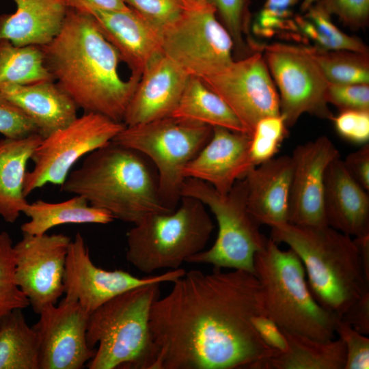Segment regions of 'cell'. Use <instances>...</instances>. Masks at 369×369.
I'll use <instances>...</instances> for the list:
<instances>
[{"label": "cell", "instance_id": "cell-1", "mask_svg": "<svg viewBox=\"0 0 369 369\" xmlns=\"http://www.w3.org/2000/svg\"><path fill=\"white\" fill-rule=\"evenodd\" d=\"M153 303V369H259L276 353L254 318L266 314L259 282L244 270H191Z\"/></svg>", "mask_w": 369, "mask_h": 369}, {"label": "cell", "instance_id": "cell-2", "mask_svg": "<svg viewBox=\"0 0 369 369\" xmlns=\"http://www.w3.org/2000/svg\"><path fill=\"white\" fill-rule=\"evenodd\" d=\"M41 47L54 81L77 108L122 122L141 75L121 77V57L91 14L70 7L59 33Z\"/></svg>", "mask_w": 369, "mask_h": 369}, {"label": "cell", "instance_id": "cell-3", "mask_svg": "<svg viewBox=\"0 0 369 369\" xmlns=\"http://www.w3.org/2000/svg\"><path fill=\"white\" fill-rule=\"evenodd\" d=\"M60 190L133 224L151 214L173 211L164 205L157 174L145 156L113 140L87 154Z\"/></svg>", "mask_w": 369, "mask_h": 369}, {"label": "cell", "instance_id": "cell-4", "mask_svg": "<svg viewBox=\"0 0 369 369\" xmlns=\"http://www.w3.org/2000/svg\"><path fill=\"white\" fill-rule=\"evenodd\" d=\"M271 228V238L289 246L301 260L316 301L339 318L367 290L359 251L354 239L325 226L290 223Z\"/></svg>", "mask_w": 369, "mask_h": 369}, {"label": "cell", "instance_id": "cell-5", "mask_svg": "<svg viewBox=\"0 0 369 369\" xmlns=\"http://www.w3.org/2000/svg\"><path fill=\"white\" fill-rule=\"evenodd\" d=\"M161 283L141 286L109 300L89 315L87 342L94 348L90 369H153L156 351L149 320Z\"/></svg>", "mask_w": 369, "mask_h": 369}, {"label": "cell", "instance_id": "cell-6", "mask_svg": "<svg viewBox=\"0 0 369 369\" xmlns=\"http://www.w3.org/2000/svg\"><path fill=\"white\" fill-rule=\"evenodd\" d=\"M254 274L265 312L282 329L322 341L334 338L340 318L314 299L303 264L292 249L283 250L267 239L255 255Z\"/></svg>", "mask_w": 369, "mask_h": 369}, {"label": "cell", "instance_id": "cell-7", "mask_svg": "<svg viewBox=\"0 0 369 369\" xmlns=\"http://www.w3.org/2000/svg\"><path fill=\"white\" fill-rule=\"evenodd\" d=\"M214 228L205 205L182 196L173 211L151 214L134 224L126 234V258L146 273L179 269L204 249Z\"/></svg>", "mask_w": 369, "mask_h": 369}, {"label": "cell", "instance_id": "cell-8", "mask_svg": "<svg viewBox=\"0 0 369 369\" xmlns=\"http://www.w3.org/2000/svg\"><path fill=\"white\" fill-rule=\"evenodd\" d=\"M182 196L196 198L208 206L218 225L214 244L187 262L254 273L255 255L264 247L267 238L248 209L245 178L238 180L227 193H221L205 182L187 178L181 189Z\"/></svg>", "mask_w": 369, "mask_h": 369}, {"label": "cell", "instance_id": "cell-9", "mask_svg": "<svg viewBox=\"0 0 369 369\" xmlns=\"http://www.w3.org/2000/svg\"><path fill=\"white\" fill-rule=\"evenodd\" d=\"M213 127L172 116L125 126L113 141L149 159L156 169L164 205L174 210L181 198L184 169L206 144Z\"/></svg>", "mask_w": 369, "mask_h": 369}, {"label": "cell", "instance_id": "cell-10", "mask_svg": "<svg viewBox=\"0 0 369 369\" xmlns=\"http://www.w3.org/2000/svg\"><path fill=\"white\" fill-rule=\"evenodd\" d=\"M211 3L187 8L161 32L162 53L188 75L202 79L234 60V44Z\"/></svg>", "mask_w": 369, "mask_h": 369}, {"label": "cell", "instance_id": "cell-11", "mask_svg": "<svg viewBox=\"0 0 369 369\" xmlns=\"http://www.w3.org/2000/svg\"><path fill=\"white\" fill-rule=\"evenodd\" d=\"M125 126L103 115L85 112L43 138L31 157L33 169L25 176V196L48 183L61 186L80 158L113 140Z\"/></svg>", "mask_w": 369, "mask_h": 369}, {"label": "cell", "instance_id": "cell-12", "mask_svg": "<svg viewBox=\"0 0 369 369\" xmlns=\"http://www.w3.org/2000/svg\"><path fill=\"white\" fill-rule=\"evenodd\" d=\"M262 54L279 90L280 114L287 127L304 113L332 120L326 100L328 82L303 45H262Z\"/></svg>", "mask_w": 369, "mask_h": 369}, {"label": "cell", "instance_id": "cell-13", "mask_svg": "<svg viewBox=\"0 0 369 369\" xmlns=\"http://www.w3.org/2000/svg\"><path fill=\"white\" fill-rule=\"evenodd\" d=\"M201 80L228 105L251 136L260 120L280 115L278 92L262 51L233 60Z\"/></svg>", "mask_w": 369, "mask_h": 369}, {"label": "cell", "instance_id": "cell-14", "mask_svg": "<svg viewBox=\"0 0 369 369\" xmlns=\"http://www.w3.org/2000/svg\"><path fill=\"white\" fill-rule=\"evenodd\" d=\"M182 269L138 277L123 270L108 271L92 262L85 241L78 232L71 241L63 277V301L78 303L88 315L112 298L133 288L152 283H173L184 275Z\"/></svg>", "mask_w": 369, "mask_h": 369}, {"label": "cell", "instance_id": "cell-15", "mask_svg": "<svg viewBox=\"0 0 369 369\" xmlns=\"http://www.w3.org/2000/svg\"><path fill=\"white\" fill-rule=\"evenodd\" d=\"M71 238L64 234L23 232L14 245L16 282L35 313L55 305L64 294L63 277Z\"/></svg>", "mask_w": 369, "mask_h": 369}, {"label": "cell", "instance_id": "cell-16", "mask_svg": "<svg viewBox=\"0 0 369 369\" xmlns=\"http://www.w3.org/2000/svg\"><path fill=\"white\" fill-rule=\"evenodd\" d=\"M33 327L40 342L39 369H81L96 350L86 333L89 315L77 302L62 301L44 308Z\"/></svg>", "mask_w": 369, "mask_h": 369}, {"label": "cell", "instance_id": "cell-17", "mask_svg": "<svg viewBox=\"0 0 369 369\" xmlns=\"http://www.w3.org/2000/svg\"><path fill=\"white\" fill-rule=\"evenodd\" d=\"M340 157L333 143L320 136L295 148L288 223L298 226L327 225L324 214L325 176L330 163Z\"/></svg>", "mask_w": 369, "mask_h": 369}, {"label": "cell", "instance_id": "cell-18", "mask_svg": "<svg viewBox=\"0 0 369 369\" xmlns=\"http://www.w3.org/2000/svg\"><path fill=\"white\" fill-rule=\"evenodd\" d=\"M250 141L248 133L213 127L209 141L185 167L184 177L202 180L227 193L255 167L249 156Z\"/></svg>", "mask_w": 369, "mask_h": 369}, {"label": "cell", "instance_id": "cell-19", "mask_svg": "<svg viewBox=\"0 0 369 369\" xmlns=\"http://www.w3.org/2000/svg\"><path fill=\"white\" fill-rule=\"evenodd\" d=\"M190 76L163 53L141 73L122 122L126 126L169 117Z\"/></svg>", "mask_w": 369, "mask_h": 369}, {"label": "cell", "instance_id": "cell-20", "mask_svg": "<svg viewBox=\"0 0 369 369\" xmlns=\"http://www.w3.org/2000/svg\"><path fill=\"white\" fill-rule=\"evenodd\" d=\"M92 15L105 38L115 47L132 74L141 75L161 51V31L133 8L126 11L77 8Z\"/></svg>", "mask_w": 369, "mask_h": 369}, {"label": "cell", "instance_id": "cell-21", "mask_svg": "<svg viewBox=\"0 0 369 369\" xmlns=\"http://www.w3.org/2000/svg\"><path fill=\"white\" fill-rule=\"evenodd\" d=\"M346 170L340 157L327 168L324 214L327 226L350 236L369 235V196Z\"/></svg>", "mask_w": 369, "mask_h": 369}, {"label": "cell", "instance_id": "cell-22", "mask_svg": "<svg viewBox=\"0 0 369 369\" xmlns=\"http://www.w3.org/2000/svg\"><path fill=\"white\" fill-rule=\"evenodd\" d=\"M292 169L291 156H281L254 167L244 177L248 209L260 226L288 222Z\"/></svg>", "mask_w": 369, "mask_h": 369}, {"label": "cell", "instance_id": "cell-23", "mask_svg": "<svg viewBox=\"0 0 369 369\" xmlns=\"http://www.w3.org/2000/svg\"><path fill=\"white\" fill-rule=\"evenodd\" d=\"M16 10L0 15V40L18 46H44L60 31L68 10V0H13Z\"/></svg>", "mask_w": 369, "mask_h": 369}, {"label": "cell", "instance_id": "cell-24", "mask_svg": "<svg viewBox=\"0 0 369 369\" xmlns=\"http://www.w3.org/2000/svg\"><path fill=\"white\" fill-rule=\"evenodd\" d=\"M0 92L29 118L43 138L77 118V107L54 81L2 85Z\"/></svg>", "mask_w": 369, "mask_h": 369}, {"label": "cell", "instance_id": "cell-25", "mask_svg": "<svg viewBox=\"0 0 369 369\" xmlns=\"http://www.w3.org/2000/svg\"><path fill=\"white\" fill-rule=\"evenodd\" d=\"M39 133L0 140V216L14 223L29 203L23 193L27 164L42 141Z\"/></svg>", "mask_w": 369, "mask_h": 369}, {"label": "cell", "instance_id": "cell-26", "mask_svg": "<svg viewBox=\"0 0 369 369\" xmlns=\"http://www.w3.org/2000/svg\"><path fill=\"white\" fill-rule=\"evenodd\" d=\"M282 330L286 351L275 353L259 369H344L346 349L340 338L322 341Z\"/></svg>", "mask_w": 369, "mask_h": 369}, {"label": "cell", "instance_id": "cell-27", "mask_svg": "<svg viewBox=\"0 0 369 369\" xmlns=\"http://www.w3.org/2000/svg\"><path fill=\"white\" fill-rule=\"evenodd\" d=\"M22 213L30 219L22 224V232L33 235L64 224H108L114 220L108 211L90 205L80 195L57 203L37 200L28 203Z\"/></svg>", "mask_w": 369, "mask_h": 369}, {"label": "cell", "instance_id": "cell-28", "mask_svg": "<svg viewBox=\"0 0 369 369\" xmlns=\"http://www.w3.org/2000/svg\"><path fill=\"white\" fill-rule=\"evenodd\" d=\"M170 116L247 133L228 105L200 79L194 77H189Z\"/></svg>", "mask_w": 369, "mask_h": 369}, {"label": "cell", "instance_id": "cell-29", "mask_svg": "<svg viewBox=\"0 0 369 369\" xmlns=\"http://www.w3.org/2000/svg\"><path fill=\"white\" fill-rule=\"evenodd\" d=\"M39 352L38 335L22 309L0 319V369H39Z\"/></svg>", "mask_w": 369, "mask_h": 369}, {"label": "cell", "instance_id": "cell-30", "mask_svg": "<svg viewBox=\"0 0 369 369\" xmlns=\"http://www.w3.org/2000/svg\"><path fill=\"white\" fill-rule=\"evenodd\" d=\"M54 81L40 46H18L0 40V85H26Z\"/></svg>", "mask_w": 369, "mask_h": 369}, {"label": "cell", "instance_id": "cell-31", "mask_svg": "<svg viewBox=\"0 0 369 369\" xmlns=\"http://www.w3.org/2000/svg\"><path fill=\"white\" fill-rule=\"evenodd\" d=\"M295 23L298 39L310 40L317 48L368 53L367 46L360 39L339 29L332 23L331 16L316 5L309 8L303 15H295Z\"/></svg>", "mask_w": 369, "mask_h": 369}, {"label": "cell", "instance_id": "cell-32", "mask_svg": "<svg viewBox=\"0 0 369 369\" xmlns=\"http://www.w3.org/2000/svg\"><path fill=\"white\" fill-rule=\"evenodd\" d=\"M316 62L328 83H368V53L346 50H324L303 45Z\"/></svg>", "mask_w": 369, "mask_h": 369}, {"label": "cell", "instance_id": "cell-33", "mask_svg": "<svg viewBox=\"0 0 369 369\" xmlns=\"http://www.w3.org/2000/svg\"><path fill=\"white\" fill-rule=\"evenodd\" d=\"M210 2L231 36L234 49L244 57L249 55L247 51L252 53L249 46L254 41L249 35L251 28L250 0H210Z\"/></svg>", "mask_w": 369, "mask_h": 369}, {"label": "cell", "instance_id": "cell-34", "mask_svg": "<svg viewBox=\"0 0 369 369\" xmlns=\"http://www.w3.org/2000/svg\"><path fill=\"white\" fill-rule=\"evenodd\" d=\"M29 301L15 279V254L12 240L6 232H0V319L16 309L29 306Z\"/></svg>", "mask_w": 369, "mask_h": 369}, {"label": "cell", "instance_id": "cell-35", "mask_svg": "<svg viewBox=\"0 0 369 369\" xmlns=\"http://www.w3.org/2000/svg\"><path fill=\"white\" fill-rule=\"evenodd\" d=\"M301 0H266L256 17L251 29L262 38L283 35L298 39L292 8ZM303 1V0H302Z\"/></svg>", "mask_w": 369, "mask_h": 369}, {"label": "cell", "instance_id": "cell-36", "mask_svg": "<svg viewBox=\"0 0 369 369\" xmlns=\"http://www.w3.org/2000/svg\"><path fill=\"white\" fill-rule=\"evenodd\" d=\"M287 134L281 114L260 120L251 136L249 156L253 165L257 166L274 158Z\"/></svg>", "mask_w": 369, "mask_h": 369}, {"label": "cell", "instance_id": "cell-37", "mask_svg": "<svg viewBox=\"0 0 369 369\" xmlns=\"http://www.w3.org/2000/svg\"><path fill=\"white\" fill-rule=\"evenodd\" d=\"M128 5L161 31L187 8L184 0H125Z\"/></svg>", "mask_w": 369, "mask_h": 369}, {"label": "cell", "instance_id": "cell-38", "mask_svg": "<svg viewBox=\"0 0 369 369\" xmlns=\"http://www.w3.org/2000/svg\"><path fill=\"white\" fill-rule=\"evenodd\" d=\"M313 5L329 16H336L352 29H364L368 25L369 0H316Z\"/></svg>", "mask_w": 369, "mask_h": 369}, {"label": "cell", "instance_id": "cell-39", "mask_svg": "<svg viewBox=\"0 0 369 369\" xmlns=\"http://www.w3.org/2000/svg\"><path fill=\"white\" fill-rule=\"evenodd\" d=\"M337 333L345 346L344 369L369 368V338L339 318L336 325Z\"/></svg>", "mask_w": 369, "mask_h": 369}, {"label": "cell", "instance_id": "cell-40", "mask_svg": "<svg viewBox=\"0 0 369 369\" xmlns=\"http://www.w3.org/2000/svg\"><path fill=\"white\" fill-rule=\"evenodd\" d=\"M326 100L340 111H369L368 83L336 84L328 83Z\"/></svg>", "mask_w": 369, "mask_h": 369}, {"label": "cell", "instance_id": "cell-41", "mask_svg": "<svg viewBox=\"0 0 369 369\" xmlns=\"http://www.w3.org/2000/svg\"><path fill=\"white\" fill-rule=\"evenodd\" d=\"M0 133L6 138L18 139L38 133L29 118L0 92Z\"/></svg>", "mask_w": 369, "mask_h": 369}, {"label": "cell", "instance_id": "cell-42", "mask_svg": "<svg viewBox=\"0 0 369 369\" xmlns=\"http://www.w3.org/2000/svg\"><path fill=\"white\" fill-rule=\"evenodd\" d=\"M336 131L344 139L357 144L369 141V111L346 110L333 116Z\"/></svg>", "mask_w": 369, "mask_h": 369}, {"label": "cell", "instance_id": "cell-43", "mask_svg": "<svg viewBox=\"0 0 369 369\" xmlns=\"http://www.w3.org/2000/svg\"><path fill=\"white\" fill-rule=\"evenodd\" d=\"M348 174L362 188L369 190V144L347 155L342 161Z\"/></svg>", "mask_w": 369, "mask_h": 369}, {"label": "cell", "instance_id": "cell-44", "mask_svg": "<svg viewBox=\"0 0 369 369\" xmlns=\"http://www.w3.org/2000/svg\"><path fill=\"white\" fill-rule=\"evenodd\" d=\"M254 326L262 341L275 352H284L287 342L282 329L266 314L254 318Z\"/></svg>", "mask_w": 369, "mask_h": 369}, {"label": "cell", "instance_id": "cell-45", "mask_svg": "<svg viewBox=\"0 0 369 369\" xmlns=\"http://www.w3.org/2000/svg\"><path fill=\"white\" fill-rule=\"evenodd\" d=\"M340 318L358 332L369 334V290L353 303Z\"/></svg>", "mask_w": 369, "mask_h": 369}, {"label": "cell", "instance_id": "cell-46", "mask_svg": "<svg viewBox=\"0 0 369 369\" xmlns=\"http://www.w3.org/2000/svg\"><path fill=\"white\" fill-rule=\"evenodd\" d=\"M70 7L92 8L102 10L126 11L130 7L125 0H68Z\"/></svg>", "mask_w": 369, "mask_h": 369}, {"label": "cell", "instance_id": "cell-47", "mask_svg": "<svg viewBox=\"0 0 369 369\" xmlns=\"http://www.w3.org/2000/svg\"><path fill=\"white\" fill-rule=\"evenodd\" d=\"M353 239L359 251L366 277L369 280V235Z\"/></svg>", "mask_w": 369, "mask_h": 369}, {"label": "cell", "instance_id": "cell-48", "mask_svg": "<svg viewBox=\"0 0 369 369\" xmlns=\"http://www.w3.org/2000/svg\"><path fill=\"white\" fill-rule=\"evenodd\" d=\"M187 8H201L206 5L210 0H184Z\"/></svg>", "mask_w": 369, "mask_h": 369}, {"label": "cell", "instance_id": "cell-49", "mask_svg": "<svg viewBox=\"0 0 369 369\" xmlns=\"http://www.w3.org/2000/svg\"><path fill=\"white\" fill-rule=\"evenodd\" d=\"M316 0H303L300 6L301 11L304 13L309 8H310Z\"/></svg>", "mask_w": 369, "mask_h": 369}]
</instances>
